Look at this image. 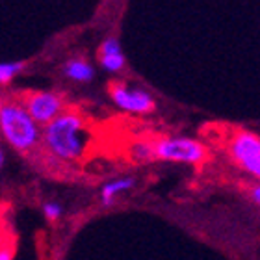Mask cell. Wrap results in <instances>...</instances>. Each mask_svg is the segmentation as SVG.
Wrapping results in <instances>:
<instances>
[{
  "instance_id": "1",
  "label": "cell",
  "mask_w": 260,
  "mask_h": 260,
  "mask_svg": "<svg viewBox=\"0 0 260 260\" xmlns=\"http://www.w3.org/2000/svg\"><path fill=\"white\" fill-rule=\"evenodd\" d=\"M41 141L54 158L61 162H76L87 145L86 119L75 110H63L54 121L43 126Z\"/></svg>"
},
{
  "instance_id": "2",
  "label": "cell",
  "mask_w": 260,
  "mask_h": 260,
  "mask_svg": "<svg viewBox=\"0 0 260 260\" xmlns=\"http://www.w3.org/2000/svg\"><path fill=\"white\" fill-rule=\"evenodd\" d=\"M0 132L15 151L30 152L41 141V128L17 97L0 99Z\"/></svg>"
},
{
  "instance_id": "3",
  "label": "cell",
  "mask_w": 260,
  "mask_h": 260,
  "mask_svg": "<svg viewBox=\"0 0 260 260\" xmlns=\"http://www.w3.org/2000/svg\"><path fill=\"white\" fill-rule=\"evenodd\" d=\"M154 156L164 162H179V164H201L206 160V147L201 141L184 136L164 138L154 141Z\"/></svg>"
},
{
  "instance_id": "4",
  "label": "cell",
  "mask_w": 260,
  "mask_h": 260,
  "mask_svg": "<svg viewBox=\"0 0 260 260\" xmlns=\"http://www.w3.org/2000/svg\"><path fill=\"white\" fill-rule=\"evenodd\" d=\"M19 101L38 126H47L65 110V95L58 91H28Z\"/></svg>"
},
{
  "instance_id": "5",
  "label": "cell",
  "mask_w": 260,
  "mask_h": 260,
  "mask_svg": "<svg viewBox=\"0 0 260 260\" xmlns=\"http://www.w3.org/2000/svg\"><path fill=\"white\" fill-rule=\"evenodd\" d=\"M231 156L245 173L260 180V136L240 130L231 138Z\"/></svg>"
},
{
  "instance_id": "6",
  "label": "cell",
  "mask_w": 260,
  "mask_h": 260,
  "mask_svg": "<svg viewBox=\"0 0 260 260\" xmlns=\"http://www.w3.org/2000/svg\"><path fill=\"white\" fill-rule=\"evenodd\" d=\"M110 97L121 110L128 114H151L156 110V101L152 95L140 87H130L121 82H114L110 86Z\"/></svg>"
},
{
  "instance_id": "7",
  "label": "cell",
  "mask_w": 260,
  "mask_h": 260,
  "mask_svg": "<svg viewBox=\"0 0 260 260\" xmlns=\"http://www.w3.org/2000/svg\"><path fill=\"white\" fill-rule=\"evenodd\" d=\"M99 61L103 65V69L110 73H119L125 67L126 60L125 54L121 50V43L117 38H106L99 47Z\"/></svg>"
},
{
  "instance_id": "8",
  "label": "cell",
  "mask_w": 260,
  "mask_h": 260,
  "mask_svg": "<svg viewBox=\"0 0 260 260\" xmlns=\"http://www.w3.org/2000/svg\"><path fill=\"white\" fill-rule=\"evenodd\" d=\"M63 75L75 82H89L95 76V69L89 61L82 60V58H73V60L65 61Z\"/></svg>"
},
{
  "instance_id": "9",
  "label": "cell",
  "mask_w": 260,
  "mask_h": 260,
  "mask_svg": "<svg viewBox=\"0 0 260 260\" xmlns=\"http://www.w3.org/2000/svg\"><path fill=\"white\" fill-rule=\"evenodd\" d=\"M136 180L132 177H123V179H115L110 180L108 184L103 186V191H101V199H103V205H112L115 201V197L123 191L130 190L134 186Z\"/></svg>"
},
{
  "instance_id": "10",
  "label": "cell",
  "mask_w": 260,
  "mask_h": 260,
  "mask_svg": "<svg viewBox=\"0 0 260 260\" xmlns=\"http://www.w3.org/2000/svg\"><path fill=\"white\" fill-rule=\"evenodd\" d=\"M130 158L138 164H149L152 160H156V156H154V141H134L132 147H130Z\"/></svg>"
},
{
  "instance_id": "11",
  "label": "cell",
  "mask_w": 260,
  "mask_h": 260,
  "mask_svg": "<svg viewBox=\"0 0 260 260\" xmlns=\"http://www.w3.org/2000/svg\"><path fill=\"white\" fill-rule=\"evenodd\" d=\"M22 69H24V61H4V63H0V84H8Z\"/></svg>"
},
{
  "instance_id": "12",
  "label": "cell",
  "mask_w": 260,
  "mask_h": 260,
  "mask_svg": "<svg viewBox=\"0 0 260 260\" xmlns=\"http://www.w3.org/2000/svg\"><path fill=\"white\" fill-rule=\"evenodd\" d=\"M43 212H45V217H47V219H50V221H56V219L61 216V205H60V203H54V201L45 203Z\"/></svg>"
},
{
  "instance_id": "13",
  "label": "cell",
  "mask_w": 260,
  "mask_h": 260,
  "mask_svg": "<svg viewBox=\"0 0 260 260\" xmlns=\"http://www.w3.org/2000/svg\"><path fill=\"white\" fill-rule=\"evenodd\" d=\"M251 197H253V201L260 206V184H256V186L251 188Z\"/></svg>"
},
{
  "instance_id": "14",
  "label": "cell",
  "mask_w": 260,
  "mask_h": 260,
  "mask_svg": "<svg viewBox=\"0 0 260 260\" xmlns=\"http://www.w3.org/2000/svg\"><path fill=\"white\" fill-rule=\"evenodd\" d=\"M0 260H13V251L11 249H0Z\"/></svg>"
},
{
  "instance_id": "15",
  "label": "cell",
  "mask_w": 260,
  "mask_h": 260,
  "mask_svg": "<svg viewBox=\"0 0 260 260\" xmlns=\"http://www.w3.org/2000/svg\"><path fill=\"white\" fill-rule=\"evenodd\" d=\"M4 160H6V156H4V151L0 149V169H2V166H4Z\"/></svg>"
}]
</instances>
